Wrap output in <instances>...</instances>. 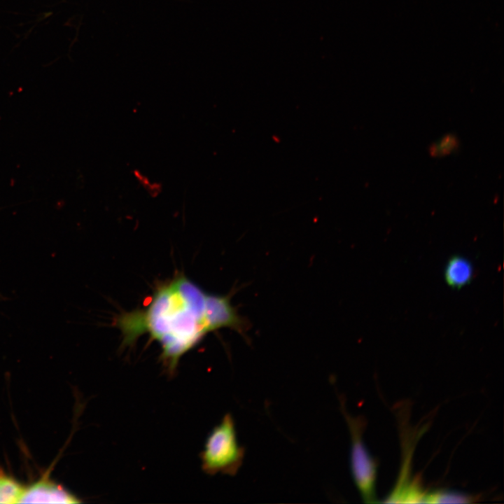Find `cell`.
<instances>
[{
	"mask_svg": "<svg viewBox=\"0 0 504 504\" xmlns=\"http://www.w3.org/2000/svg\"><path fill=\"white\" fill-rule=\"evenodd\" d=\"M444 276L449 286L459 288L470 281L472 276V265L465 258L454 256L447 265Z\"/></svg>",
	"mask_w": 504,
	"mask_h": 504,
	"instance_id": "obj_5",
	"label": "cell"
},
{
	"mask_svg": "<svg viewBox=\"0 0 504 504\" xmlns=\"http://www.w3.org/2000/svg\"><path fill=\"white\" fill-rule=\"evenodd\" d=\"M456 146V139L453 136H447L438 144L432 146V155H440L449 153Z\"/></svg>",
	"mask_w": 504,
	"mask_h": 504,
	"instance_id": "obj_8",
	"label": "cell"
},
{
	"mask_svg": "<svg viewBox=\"0 0 504 504\" xmlns=\"http://www.w3.org/2000/svg\"><path fill=\"white\" fill-rule=\"evenodd\" d=\"M74 495L57 484L43 478L24 488L20 503H78Z\"/></svg>",
	"mask_w": 504,
	"mask_h": 504,
	"instance_id": "obj_4",
	"label": "cell"
},
{
	"mask_svg": "<svg viewBox=\"0 0 504 504\" xmlns=\"http://www.w3.org/2000/svg\"><path fill=\"white\" fill-rule=\"evenodd\" d=\"M230 299L206 293L184 274H178L157 287L146 308L118 317L122 343L132 344L148 333L160 344V360L172 376L181 358L207 333L226 327L243 332L246 321Z\"/></svg>",
	"mask_w": 504,
	"mask_h": 504,
	"instance_id": "obj_1",
	"label": "cell"
},
{
	"mask_svg": "<svg viewBox=\"0 0 504 504\" xmlns=\"http://www.w3.org/2000/svg\"><path fill=\"white\" fill-rule=\"evenodd\" d=\"M342 410L351 433L350 463L354 480L363 501L374 503L376 502L377 463L362 438L364 421L360 417H351L344 407Z\"/></svg>",
	"mask_w": 504,
	"mask_h": 504,
	"instance_id": "obj_3",
	"label": "cell"
},
{
	"mask_svg": "<svg viewBox=\"0 0 504 504\" xmlns=\"http://www.w3.org/2000/svg\"><path fill=\"white\" fill-rule=\"evenodd\" d=\"M24 489L11 477L0 474V503H18Z\"/></svg>",
	"mask_w": 504,
	"mask_h": 504,
	"instance_id": "obj_6",
	"label": "cell"
},
{
	"mask_svg": "<svg viewBox=\"0 0 504 504\" xmlns=\"http://www.w3.org/2000/svg\"><path fill=\"white\" fill-rule=\"evenodd\" d=\"M244 449L237 442L234 419L226 414L209 433L200 454L202 470L214 475L222 473L233 476L240 468Z\"/></svg>",
	"mask_w": 504,
	"mask_h": 504,
	"instance_id": "obj_2",
	"label": "cell"
},
{
	"mask_svg": "<svg viewBox=\"0 0 504 504\" xmlns=\"http://www.w3.org/2000/svg\"><path fill=\"white\" fill-rule=\"evenodd\" d=\"M470 497L454 491H440L426 495L425 503H469Z\"/></svg>",
	"mask_w": 504,
	"mask_h": 504,
	"instance_id": "obj_7",
	"label": "cell"
}]
</instances>
